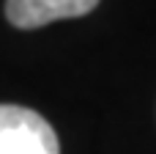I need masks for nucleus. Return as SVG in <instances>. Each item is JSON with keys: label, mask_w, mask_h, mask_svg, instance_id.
<instances>
[{"label": "nucleus", "mask_w": 156, "mask_h": 154, "mask_svg": "<svg viewBox=\"0 0 156 154\" xmlns=\"http://www.w3.org/2000/svg\"><path fill=\"white\" fill-rule=\"evenodd\" d=\"M0 154H60V143L41 113L0 105Z\"/></svg>", "instance_id": "1"}, {"label": "nucleus", "mask_w": 156, "mask_h": 154, "mask_svg": "<svg viewBox=\"0 0 156 154\" xmlns=\"http://www.w3.org/2000/svg\"><path fill=\"white\" fill-rule=\"evenodd\" d=\"M99 6V0H5V17L14 28L33 30L55 19L85 17Z\"/></svg>", "instance_id": "2"}]
</instances>
